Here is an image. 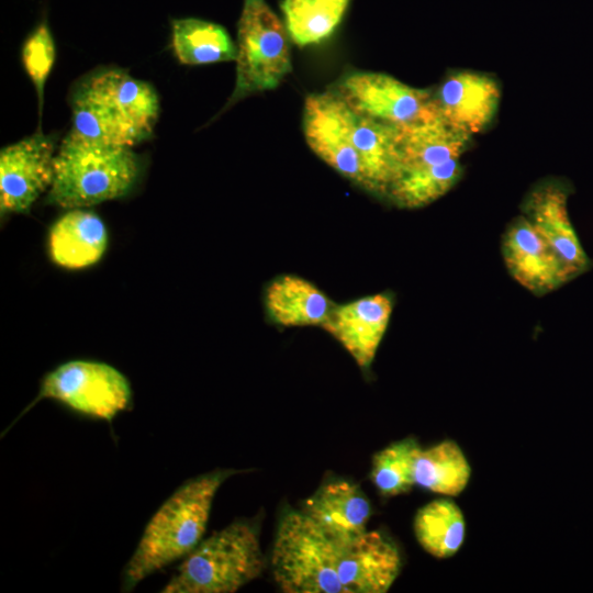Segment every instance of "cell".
Masks as SVG:
<instances>
[{
    "label": "cell",
    "mask_w": 593,
    "mask_h": 593,
    "mask_svg": "<svg viewBox=\"0 0 593 593\" xmlns=\"http://www.w3.org/2000/svg\"><path fill=\"white\" fill-rule=\"evenodd\" d=\"M55 141L42 131L0 152L1 214L26 213L54 179Z\"/></svg>",
    "instance_id": "11"
},
{
    "label": "cell",
    "mask_w": 593,
    "mask_h": 593,
    "mask_svg": "<svg viewBox=\"0 0 593 593\" xmlns=\"http://www.w3.org/2000/svg\"><path fill=\"white\" fill-rule=\"evenodd\" d=\"M240 470L220 469L181 484L148 521L122 574V591L187 557L203 539L214 497Z\"/></svg>",
    "instance_id": "2"
},
{
    "label": "cell",
    "mask_w": 593,
    "mask_h": 593,
    "mask_svg": "<svg viewBox=\"0 0 593 593\" xmlns=\"http://www.w3.org/2000/svg\"><path fill=\"white\" fill-rule=\"evenodd\" d=\"M42 399L55 400L78 414L111 422L131 405L132 389L126 377L108 363L71 360L45 376L38 395L24 412Z\"/></svg>",
    "instance_id": "9"
},
{
    "label": "cell",
    "mask_w": 593,
    "mask_h": 593,
    "mask_svg": "<svg viewBox=\"0 0 593 593\" xmlns=\"http://www.w3.org/2000/svg\"><path fill=\"white\" fill-rule=\"evenodd\" d=\"M401 568L396 545L380 532L366 530L345 542L338 575L345 593H385Z\"/></svg>",
    "instance_id": "15"
},
{
    "label": "cell",
    "mask_w": 593,
    "mask_h": 593,
    "mask_svg": "<svg viewBox=\"0 0 593 593\" xmlns=\"http://www.w3.org/2000/svg\"><path fill=\"white\" fill-rule=\"evenodd\" d=\"M138 174L131 147L101 144L70 131L55 155L47 202L71 210L119 199L130 192Z\"/></svg>",
    "instance_id": "5"
},
{
    "label": "cell",
    "mask_w": 593,
    "mask_h": 593,
    "mask_svg": "<svg viewBox=\"0 0 593 593\" xmlns=\"http://www.w3.org/2000/svg\"><path fill=\"white\" fill-rule=\"evenodd\" d=\"M71 132L105 145L132 147L152 136L159 114L154 87L120 69L96 72L71 101Z\"/></svg>",
    "instance_id": "3"
},
{
    "label": "cell",
    "mask_w": 593,
    "mask_h": 593,
    "mask_svg": "<svg viewBox=\"0 0 593 593\" xmlns=\"http://www.w3.org/2000/svg\"><path fill=\"white\" fill-rule=\"evenodd\" d=\"M470 477V463L454 440L445 439L421 449L416 457L415 485L426 491L457 496L467 488Z\"/></svg>",
    "instance_id": "21"
},
{
    "label": "cell",
    "mask_w": 593,
    "mask_h": 593,
    "mask_svg": "<svg viewBox=\"0 0 593 593\" xmlns=\"http://www.w3.org/2000/svg\"><path fill=\"white\" fill-rule=\"evenodd\" d=\"M393 301L377 293L335 305L321 326L353 357L361 369H368L387 332Z\"/></svg>",
    "instance_id": "13"
},
{
    "label": "cell",
    "mask_w": 593,
    "mask_h": 593,
    "mask_svg": "<svg viewBox=\"0 0 593 593\" xmlns=\"http://www.w3.org/2000/svg\"><path fill=\"white\" fill-rule=\"evenodd\" d=\"M342 544L367 530L371 506L360 488L346 480L322 484L301 510Z\"/></svg>",
    "instance_id": "17"
},
{
    "label": "cell",
    "mask_w": 593,
    "mask_h": 593,
    "mask_svg": "<svg viewBox=\"0 0 593 593\" xmlns=\"http://www.w3.org/2000/svg\"><path fill=\"white\" fill-rule=\"evenodd\" d=\"M421 449L415 438L407 437L373 456L370 478L382 496H396L415 485L414 467Z\"/></svg>",
    "instance_id": "24"
},
{
    "label": "cell",
    "mask_w": 593,
    "mask_h": 593,
    "mask_svg": "<svg viewBox=\"0 0 593 593\" xmlns=\"http://www.w3.org/2000/svg\"><path fill=\"white\" fill-rule=\"evenodd\" d=\"M414 533L427 553L438 559L450 558L458 552L465 541L463 514L451 500H434L417 511Z\"/></svg>",
    "instance_id": "22"
},
{
    "label": "cell",
    "mask_w": 593,
    "mask_h": 593,
    "mask_svg": "<svg viewBox=\"0 0 593 593\" xmlns=\"http://www.w3.org/2000/svg\"><path fill=\"white\" fill-rule=\"evenodd\" d=\"M568 195L561 186H545L528 199L525 216L556 254L571 281L586 272L593 261L570 220Z\"/></svg>",
    "instance_id": "16"
},
{
    "label": "cell",
    "mask_w": 593,
    "mask_h": 593,
    "mask_svg": "<svg viewBox=\"0 0 593 593\" xmlns=\"http://www.w3.org/2000/svg\"><path fill=\"white\" fill-rule=\"evenodd\" d=\"M22 64L32 80L38 98L40 114L43 108L44 86L56 58V46L46 22L40 23L22 46Z\"/></svg>",
    "instance_id": "25"
},
{
    "label": "cell",
    "mask_w": 593,
    "mask_h": 593,
    "mask_svg": "<svg viewBox=\"0 0 593 593\" xmlns=\"http://www.w3.org/2000/svg\"><path fill=\"white\" fill-rule=\"evenodd\" d=\"M171 47L178 61L188 66L237 58V46L226 29L197 18L172 20Z\"/></svg>",
    "instance_id": "20"
},
{
    "label": "cell",
    "mask_w": 593,
    "mask_h": 593,
    "mask_svg": "<svg viewBox=\"0 0 593 593\" xmlns=\"http://www.w3.org/2000/svg\"><path fill=\"white\" fill-rule=\"evenodd\" d=\"M351 0H282L290 40L300 47L327 40L340 24Z\"/></svg>",
    "instance_id": "23"
},
{
    "label": "cell",
    "mask_w": 593,
    "mask_h": 593,
    "mask_svg": "<svg viewBox=\"0 0 593 593\" xmlns=\"http://www.w3.org/2000/svg\"><path fill=\"white\" fill-rule=\"evenodd\" d=\"M470 138L440 116L398 128L395 174L387 195L409 206L445 195L461 175L460 158Z\"/></svg>",
    "instance_id": "4"
},
{
    "label": "cell",
    "mask_w": 593,
    "mask_h": 593,
    "mask_svg": "<svg viewBox=\"0 0 593 593\" xmlns=\"http://www.w3.org/2000/svg\"><path fill=\"white\" fill-rule=\"evenodd\" d=\"M265 569L257 528L237 519L212 533L183 558L163 593H233Z\"/></svg>",
    "instance_id": "6"
},
{
    "label": "cell",
    "mask_w": 593,
    "mask_h": 593,
    "mask_svg": "<svg viewBox=\"0 0 593 593\" xmlns=\"http://www.w3.org/2000/svg\"><path fill=\"white\" fill-rule=\"evenodd\" d=\"M502 253L511 276L534 294H546L570 281L556 254L525 215L508 226Z\"/></svg>",
    "instance_id": "14"
},
{
    "label": "cell",
    "mask_w": 593,
    "mask_h": 593,
    "mask_svg": "<svg viewBox=\"0 0 593 593\" xmlns=\"http://www.w3.org/2000/svg\"><path fill=\"white\" fill-rule=\"evenodd\" d=\"M334 91L356 113L396 128L440 116L434 92L383 72H350Z\"/></svg>",
    "instance_id": "10"
},
{
    "label": "cell",
    "mask_w": 593,
    "mask_h": 593,
    "mask_svg": "<svg viewBox=\"0 0 593 593\" xmlns=\"http://www.w3.org/2000/svg\"><path fill=\"white\" fill-rule=\"evenodd\" d=\"M289 38L266 0H244L237 22L236 83L224 109L280 85L292 70Z\"/></svg>",
    "instance_id": "8"
},
{
    "label": "cell",
    "mask_w": 593,
    "mask_h": 593,
    "mask_svg": "<svg viewBox=\"0 0 593 593\" xmlns=\"http://www.w3.org/2000/svg\"><path fill=\"white\" fill-rule=\"evenodd\" d=\"M302 127L321 160L365 190L387 195L395 174L396 127L356 113L334 90L305 98Z\"/></svg>",
    "instance_id": "1"
},
{
    "label": "cell",
    "mask_w": 593,
    "mask_h": 593,
    "mask_svg": "<svg viewBox=\"0 0 593 593\" xmlns=\"http://www.w3.org/2000/svg\"><path fill=\"white\" fill-rule=\"evenodd\" d=\"M434 94L444 122L471 137L483 132L493 121L501 88L488 74L463 70L446 77Z\"/></svg>",
    "instance_id": "12"
},
{
    "label": "cell",
    "mask_w": 593,
    "mask_h": 593,
    "mask_svg": "<svg viewBox=\"0 0 593 593\" xmlns=\"http://www.w3.org/2000/svg\"><path fill=\"white\" fill-rule=\"evenodd\" d=\"M344 545L302 511L286 513L271 552L277 584L287 593H345L338 575Z\"/></svg>",
    "instance_id": "7"
},
{
    "label": "cell",
    "mask_w": 593,
    "mask_h": 593,
    "mask_svg": "<svg viewBox=\"0 0 593 593\" xmlns=\"http://www.w3.org/2000/svg\"><path fill=\"white\" fill-rule=\"evenodd\" d=\"M335 305L315 284L294 275L273 279L265 291L270 320L283 327L322 326Z\"/></svg>",
    "instance_id": "19"
},
{
    "label": "cell",
    "mask_w": 593,
    "mask_h": 593,
    "mask_svg": "<svg viewBox=\"0 0 593 593\" xmlns=\"http://www.w3.org/2000/svg\"><path fill=\"white\" fill-rule=\"evenodd\" d=\"M107 245L108 234L102 220L88 210H69L49 231V256L55 264L68 269L96 264Z\"/></svg>",
    "instance_id": "18"
}]
</instances>
